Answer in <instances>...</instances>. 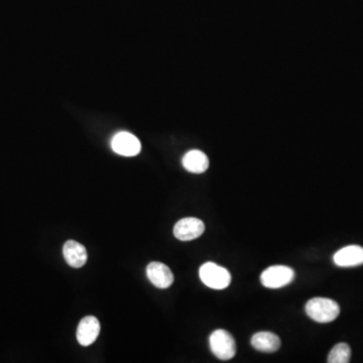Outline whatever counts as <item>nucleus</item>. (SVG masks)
<instances>
[{
    "label": "nucleus",
    "instance_id": "8",
    "mask_svg": "<svg viewBox=\"0 0 363 363\" xmlns=\"http://www.w3.org/2000/svg\"><path fill=\"white\" fill-rule=\"evenodd\" d=\"M100 333V323L97 318L87 316L83 318L77 328V340L82 346H89L95 342Z\"/></svg>",
    "mask_w": 363,
    "mask_h": 363
},
{
    "label": "nucleus",
    "instance_id": "13",
    "mask_svg": "<svg viewBox=\"0 0 363 363\" xmlns=\"http://www.w3.org/2000/svg\"><path fill=\"white\" fill-rule=\"evenodd\" d=\"M351 349L346 343H338L331 350L327 362L329 363H348L350 362Z\"/></svg>",
    "mask_w": 363,
    "mask_h": 363
},
{
    "label": "nucleus",
    "instance_id": "11",
    "mask_svg": "<svg viewBox=\"0 0 363 363\" xmlns=\"http://www.w3.org/2000/svg\"><path fill=\"white\" fill-rule=\"evenodd\" d=\"M184 168L193 174H202L209 168L208 157L199 149H192L182 160Z\"/></svg>",
    "mask_w": 363,
    "mask_h": 363
},
{
    "label": "nucleus",
    "instance_id": "2",
    "mask_svg": "<svg viewBox=\"0 0 363 363\" xmlns=\"http://www.w3.org/2000/svg\"><path fill=\"white\" fill-rule=\"evenodd\" d=\"M199 275L203 284L211 289H226L231 283L230 273L214 262H206L203 264L200 268Z\"/></svg>",
    "mask_w": 363,
    "mask_h": 363
},
{
    "label": "nucleus",
    "instance_id": "3",
    "mask_svg": "<svg viewBox=\"0 0 363 363\" xmlns=\"http://www.w3.org/2000/svg\"><path fill=\"white\" fill-rule=\"evenodd\" d=\"M211 351L221 360H229L236 354V345L234 337L223 329L215 330L209 338Z\"/></svg>",
    "mask_w": 363,
    "mask_h": 363
},
{
    "label": "nucleus",
    "instance_id": "9",
    "mask_svg": "<svg viewBox=\"0 0 363 363\" xmlns=\"http://www.w3.org/2000/svg\"><path fill=\"white\" fill-rule=\"evenodd\" d=\"M335 264L341 268H351V266H362L363 264V247L360 245H349L337 251L333 256Z\"/></svg>",
    "mask_w": 363,
    "mask_h": 363
},
{
    "label": "nucleus",
    "instance_id": "1",
    "mask_svg": "<svg viewBox=\"0 0 363 363\" xmlns=\"http://www.w3.org/2000/svg\"><path fill=\"white\" fill-rule=\"evenodd\" d=\"M306 313L318 323H330L338 317L340 307L331 299L314 298L307 303Z\"/></svg>",
    "mask_w": 363,
    "mask_h": 363
},
{
    "label": "nucleus",
    "instance_id": "10",
    "mask_svg": "<svg viewBox=\"0 0 363 363\" xmlns=\"http://www.w3.org/2000/svg\"><path fill=\"white\" fill-rule=\"evenodd\" d=\"M63 253L67 264L74 268H82L88 260L84 245L75 240H68L64 245Z\"/></svg>",
    "mask_w": 363,
    "mask_h": 363
},
{
    "label": "nucleus",
    "instance_id": "4",
    "mask_svg": "<svg viewBox=\"0 0 363 363\" xmlns=\"http://www.w3.org/2000/svg\"><path fill=\"white\" fill-rule=\"evenodd\" d=\"M295 272L289 266H273L266 268L260 275L262 285L268 289H279L292 283Z\"/></svg>",
    "mask_w": 363,
    "mask_h": 363
},
{
    "label": "nucleus",
    "instance_id": "5",
    "mask_svg": "<svg viewBox=\"0 0 363 363\" xmlns=\"http://www.w3.org/2000/svg\"><path fill=\"white\" fill-rule=\"evenodd\" d=\"M111 147L114 153L123 155V157H134L140 153L142 145L134 134L121 132L113 136Z\"/></svg>",
    "mask_w": 363,
    "mask_h": 363
},
{
    "label": "nucleus",
    "instance_id": "6",
    "mask_svg": "<svg viewBox=\"0 0 363 363\" xmlns=\"http://www.w3.org/2000/svg\"><path fill=\"white\" fill-rule=\"evenodd\" d=\"M205 225L198 218L188 217L177 222L174 227V236L179 240L190 241L198 238L204 234Z\"/></svg>",
    "mask_w": 363,
    "mask_h": 363
},
{
    "label": "nucleus",
    "instance_id": "12",
    "mask_svg": "<svg viewBox=\"0 0 363 363\" xmlns=\"http://www.w3.org/2000/svg\"><path fill=\"white\" fill-rule=\"evenodd\" d=\"M281 339L271 332H258L251 338L254 349L262 352H275L281 348Z\"/></svg>",
    "mask_w": 363,
    "mask_h": 363
},
{
    "label": "nucleus",
    "instance_id": "7",
    "mask_svg": "<svg viewBox=\"0 0 363 363\" xmlns=\"http://www.w3.org/2000/svg\"><path fill=\"white\" fill-rule=\"evenodd\" d=\"M147 275L149 281L159 289H168L174 283L172 271L163 262H151L147 268Z\"/></svg>",
    "mask_w": 363,
    "mask_h": 363
}]
</instances>
